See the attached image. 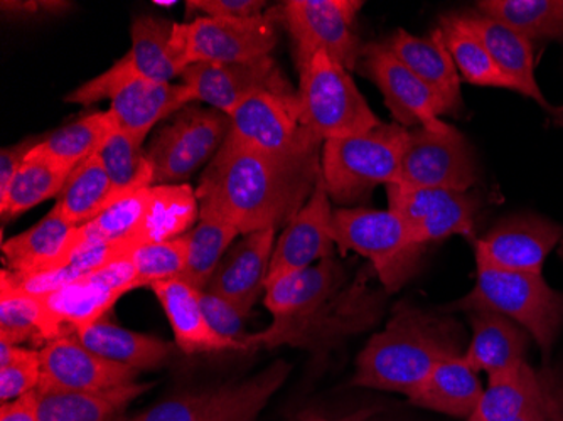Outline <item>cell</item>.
<instances>
[{
    "mask_svg": "<svg viewBox=\"0 0 563 421\" xmlns=\"http://www.w3.org/2000/svg\"><path fill=\"white\" fill-rule=\"evenodd\" d=\"M181 80L195 93L196 101H205L228 117L243 100L261 91L297 93L271 56L233 65L199 63L188 66Z\"/></svg>",
    "mask_w": 563,
    "mask_h": 421,
    "instance_id": "18",
    "label": "cell"
},
{
    "mask_svg": "<svg viewBox=\"0 0 563 421\" xmlns=\"http://www.w3.org/2000/svg\"><path fill=\"white\" fill-rule=\"evenodd\" d=\"M299 76L303 122L322 142L368 134L382 125L350 71L325 51H319Z\"/></svg>",
    "mask_w": 563,
    "mask_h": 421,
    "instance_id": "7",
    "label": "cell"
},
{
    "mask_svg": "<svg viewBox=\"0 0 563 421\" xmlns=\"http://www.w3.org/2000/svg\"><path fill=\"white\" fill-rule=\"evenodd\" d=\"M410 130L382 123L368 134L325 141L321 176L329 198L350 206L368 198L376 186L397 184Z\"/></svg>",
    "mask_w": 563,
    "mask_h": 421,
    "instance_id": "5",
    "label": "cell"
},
{
    "mask_svg": "<svg viewBox=\"0 0 563 421\" xmlns=\"http://www.w3.org/2000/svg\"><path fill=\"white\" fill-rule=\"evenodd\" d=\"M375 413L376 410H373V408H366V410H357L354 413L346 414V417L332 418V420L331 418L319 417V414H307L300 421H368Z\"/></svg>",
    "mask_w": 563,
    "mask_h": 421,
    "instance_id": "51",
    "label": "cell"
},
{
    "mask_svg": "<svg viewBox=\"0 0 563 421\" xmlns=\"http://www.w3.org/2000/svg\"><path fill=\"white\" fill-rule=\"evenodd\" d=\"M383 44L438 95L444 115H459L463 109L461 78L441 31H433L429 37H416L400 30Z\"/></svg>",
    "mask_w": 563,
    "mask_h": 421,
    "instance_id": "24",
    "label": "cell"
},
{
    "mask_svg": "<svg viewBox=\"0 0 563 421\" xmlns=\"http://www.w3.org/2000/svg\"><path fill=\"white\" fill-rule=\"evenodd\" d=\"M562 236L560 224L534 214H518L474 240L476 263L496 270L542 274L547 256Z\"/></svg>",
    "mask_w": 563,
    "mask_h": 421,
    "instance_id": "19",
    "label": "cell"
},
{
    "mask_svg": "<svg viewBox=\"0 0 563 421\" xmlns=\"http://www.w3.org/2000/svg\"><path fill=\"white\" fill-rule=\"evenodd\" d=\"M477 11L528 41H563V0H483Z\"/></svg>",
    "mask_w": 563,
    "mask_h": 421,
    "instance_id": "38",
    "label": "cell"
},
{
    "mask_svg": "<svg viewBox=\"0 0 563 421\" xmlns=\"http://www.w3.org/2000/svg\"><path fill=\"white\" fill-rule=\"evenodd\" d=\"M230 134L280 159L321 157L324 142L306 125L299 95L261 91L233 110Z\"/></svg>",
    "mask_w": 563,
    "mask_h": 421,
    "instance_id": "12",
    "label": "cell"
},
{
    "mask_svg": "<svg viewBox=\"0 0 563 421\" xmlns=\"http://www.w3.org/2000/svg\"><path fill=\"white\" fill-rule=\"evenodd\" d=\"M509 421H563V372L553 367L545 391Z\"/></svg>",
    "mask_w": 563,
    "mask_h": 421,
    "instance_id": "47",
    "label": "cell"
},
{
    "mask_svg": "<svg viewBox=\"0 0 563 421\" xmlns=\"http://www.w3.org/2000/svg\"><path fill=\"white\" fill-rule=\"evenodd\" d=\"M275 233V230H264L243 234L242 240L228 250L221 259L207 292L230 300L245 312H252L265 290L274 255Z\"/></svg>",
    "mask_w": 563,
    "mask_h": 421,
    "instance_id": "22",
    "label": "cell"
},
{
    "mask_svg": "<svg viewBox=\"0 0 563 421\" xmlns=\"http://www.w3.org/2000/svg\"><path fill=\"white\" fill-rule=\"evenodd\" d=\"M464 353L463 329L449 313L438 315L400 302L387 328L373 335L357 356L351 385L401 392L410 400L433 367Z\"/></svg>",
    "mask_w": 563,
    "mask_h": 421,
    "instance_id": "3",
    "label": "cell"
},
{
    "mask_svg": "<svg viewBox=\"0 0 563 421\" xmlns=\"http://www.w3.org/2000/svg\"><path fill=\"white\" fill-rule=\"evenodd\" d=\"M174 22L156 18H139L132 24V47L123 58L117 59L112 68L101 73L93 80L65 98L66 103L91 104L112 97L113 91L132 78L173 84L174 78H181V69L174 58Z\"/></svg>",
    "mask_w": 563,
    "mask_h": 421,
    "instance_id": "14",
    "label": "cell"
},
{
    "mask_svg": "<svg viewBox=\"0 0 563 421\" xmlns=\"http://www.w3.org/2000/svg\"><path fill=\"white\" fill-rule=\"evenodd\" d=\"M69 2H62V0H24V2H0L2 12L15 18H37V15H56L65 12L69 8Z\"/></svg>",
    "mask_w": 563,
    "mask_h": 421,
    "instance_id": "49",
    "label": "cell"
},
{
    "mask_svg": "<svg viewBox=\"0 0 563 421\" xmlns=\"http://www.w3.org/2000/svg\"><path fill=\"white\" fill-rule=\"evenodd\" d=\"M461 15L471 30L476 33V36L483 41L499 69L508 76L509 80L517 84L520 93L537 101L549 115L563 122V109L553 107L547 101L540 91L539 81L534 78V55L531 41L518 34L517 31L509 30L508 25L481 14V12H466Z\"/></svg>",
    "mask_w": 563,
    "mask_h": 421,
    "instance_id": "26",
    "label": "cell"
},
{
    "mask_svg": "<svg viewBox=\"0 0 563 421\" xmlns=\"http://www.w3.org/2000/svg\"><path fill=\"white\" fill-rule=\"evenodd\" d=\"M97 155L120 198L154 186V169L144 144L131 135L115 130Z\"/></svg>",
    "mask_w": 563,
    "mask_h": 421,
    "instance_id": "41",
    "label": "cell"
},
{
    "mask_svg": "<svg viewBox=\"0 0 563 421\" xmlns=\"http://www.w3.org/2000/svg\"><path fill=\"white\" fill-rule=\"evenodd\" d=\"M41 356L36 391L98 392L135 383L139 372L103 359L81 346L73 335L47 342Z\"/></svg>",
    "mask_w": 563,
    "mask_h": 421,
    "instance_id": "20",
    "label": "cell"
},
{
    "mask_svg": "<svg viewBox=\"0 0 563 421\" xmlns=\"http://www.w3.org/2000/svg\"><path fill=\"white\" fill-rule=\"evenodd\" d=\"M195 101V93L185 84H159L132 78L113 91L109 112L119 132L144 144L148 132L161 120L176 115Z\"/></svg>",
    "mask_w": 563,
    "mask_h": 421,
    "instance_id": "23",
    "label": "cell"
},
{
    "mask_svg": "<svg viewBox=\"0 0 563 421\" xmlns=\"http://www.w3.org/2000/svg\"><path fill=\"white\" fill-rule=\"evenodd\" d=\"M199 218V202L189 184L152 186L142 223L131 239L134 248L185 236Z\"/></svg>",
    "mask_w": 563,
    "mask_h": 421,
    "instance_id": "31",
    "label": "cell"
},
{
    "mask_svg": "<svg viewBox=\"0 0 563 421\" xmlns=\"http://www.w3.org/2000/svg\"><path fill=\"white\" fill-rule=\"evenodd\" d=\"M553 367L534 369L528 363L488 378L479 407L467 421H509L545 391Z\"/></svg>",
    "mask_w": 563,
    "mask_h": 421,
    "instance_id": "33",
    "label": "cell"
},
{
    "mask_svg": "<svg viewBox=\"0 0 563 421\" xmlns=\"http://www.w3.org/2000/svg\"><path fill=\"white\" fill-rule=\"evenodd\" d=\"M232 130V120L217 109L189 103L157 132L147 154L154 186L186 184L199 167L210 164Z\"/></svg>",
    "mask_w": 563,
    "mask_h": 421,
    "instance_id": "11",
    "label": "cell"
},
{
    "mask_svg": "<svg viewBox=\"0 0 563 421\" xmlns=\"http://www.w3.org/2000/svg\"><path fill=\"white\" fill-rule=\"evenodd\" d=\"M467 318L473 335L463 361L473 372L493 378L527 363L531 335L521 325L493 310H474Z\"/></svg>",
    "mask_w": 563,
    "mask_h": 421,
    "instance_id": "25",
    "label": "cell"
},
{
    "mask_svg": "<svg viewBox=\"0 0 563 421\" xmlns=\"http://www.w3.org/2000/svg\"><path fill=\"white\" fill-rule=\"evenodd\" d=\"M444 313L493 310L517 322L531 335L549 361L563 329V293L542 274L506 272L477 265L476 285L463 299L449 303Z\"/></svg>",
    "mask_w": 563,
    "mask_h": 421,
    "instance_id": "4",
    "label": "cell"
},
{
    "mask_svg": "<svg viewBox=\"0 0 563 421\" xmlns=\"http://www.w3.org/2000/svg\"><path fill=\"white\" fill-rule=\"evenodd\" d=\"M442 40L454 59L455 68L467 84L476 87L505 88L518 91L517 84L499 69L483 41L476 36L463 15L451 14L441 19Z\"/></svg>",
    "mask_w": 563,
    "mask_h": 421,
    "instance_id": "36",
    "label": "cell"
},
{
    "mask_svg": "<svg viewBox=\"0 0 563 421\" xmlns=\"http://www.w3.org/2000/svg\"><path fill=\"white\" fill-rule=\"evenodd\" d=\"M0 341L40 350L53 341L40 299L5 280H0Z\"/></svg>",
    "mask_w": 563,
    "mask_h": 421,
    "instance_id": "39",
    "label": "cell"
},
{
    "mask_svg": "<svg viewBox=\"0 0 563 421\" xmlns=\"http://www.w3.org/2000/svg\"><path fill=\"white\" fill-rule=\"evenodd\" d=\"M360 0H289L278 8V21L286 25L296 46V65L302 71L319 51H325L347 71L362 59V41L354 33Z\"/></svg>",
    "mask_w": 563,
    "mask_h": 421,
    "instance_id": "10",
    "label": "cell"
},
{
    "mask_svg": "<svg viewBox=\"0 0 563 421\" xmlns=\"http://www.w3.org/2000/svg\"><path fill=\"white\" fill-rule=\"evenodd\" d=\"M41 381L40 350H25L14 363L0 367V400L11 403L36 391Z\"/></svg>",
    "mask_w": 563,
    "mask_h": 421,
    "instance_id": "44",
    "label": "cell"
},
{
    "mask_svg": "<svg viewBox=\"0 0 563 421\" xmlns=\"http://www.w3.org/2000/svg\"><path fill=\"white\" fill-rule=\"evenodd\" d=\"M137 275L131 256L117 259L107 267L85 275L55 292L36 296L46 312L51 335L55 339L75 335L95 324L122 299L137 290Z\"/></svg>",
    "mask_w": 563,
    "mask_h": 421,
    "instance_id": "13",
    "label": "cell"
},
{
    "mask_svg": "<svg viewBox=\"0 0 563 421\" xmlns=\"http://www.w3.org/2000/svg\"><path fill=\"white\" fill-rule=\"evenodd\" d=\"M73 337L97 356L139 373L164 366L174 356L177 347L163 339L129 331L107 318L76 332Z\"/></svg>",
    "mask_w": 563,
    "mask_h": 421,
    "instance_id": "29",
    "label": "cell"
},
{
    "mask_svg": "<svg viewBox=\"0 0 563 421\" xmlns=\"http://www.w3.org/2000/svg\"><path fill=\"white\" fill-rule=\"evenodd\" d=\"M151 189L152 186L119 199L100 217L95 218L85 226L76 228V240H80V242L131 243L139 224L142 223L145 209H147Z\"/></svg>",
    "mask_w": 563,
    "mask_h": 421,
    "instance_id": "42",
    "label": "cell"
},
{
    "mask_svg": "<svg viewBox=\"0 0 563 421\" xmlns=\"http://www.w3.org/2000/svg\"><path fill=\"white\" fill-rule=\"evenodd\" d=\"M154 296L166 312L174 332V344L183 353H217V351H243L236 342L221 337L208 324L202 310L201 290L183 278L152 285Z\"/></svg>",
    "mask_w": 563,
    "mask_h": 421,
    "instance_id": "27",
    "label": "cell"
},
{
    "mask_svg": "<svg viewBox=\"0 0 563 421\" xmlns=\"http://www.w3.org/2000/svg\"><path fill=\"white\" fill-rule=\"evenodd\" d=\"M479 180L473 151L452 126L445 134L410 130L397 184L410 188L470 192Z\"/></svg>",
    "mask_w": 563,
    "mask_h": 421,
    "instance_id": "16",
    "label": "cell"
},
{
    "mask_svg": "<svg viewBox=\"0 0 563 421\" xmlns=\"http://www.w3.org/2000/svg\"><path fill=\"white\" fill-rule=\"evenodd\" d=\"M41 139H27L11 147L2 148L0 152V196L5 195L9 184L14 179L18 170L24 164L25 157L40 144Z\"/></svg>",
    "mask_w": 563,
    "mask_h": 421,
    "instance_id": "48",
    "label": "cell"
},
{
    "mask_svg": "<svg viewBox=\"0 0 563 421\" xmlns=\"http://www.w3.org/2000/svg\"><path fill=\"white\" fill-rule=\"evenodd\" d=\"M290 369L286 361H275L245 381L186 392L120 421H257L271 398L289 378Z\"/></svg>",
    "mask_w": 563,
    "mask_h": 421,
    "instance_id": "9",
    "label": "cell"
},
{
    "mask_svg": "<svg viewBox=\"0 0 563 421\" xmlns=\"http://www.w3.org/2000/svg\"><path fill=\"white\" fill-rule=\"evenodd\" d=\"M69 170L27 154L21 169L9 184L5 195L0 196L2 223L21 217L25 211L51 198H58L69 177Z\"/></svg>",
    "mask_w": 563,
    "mask_h": 421,
    "instance_id": "37",
    "label": "cell"
},
{
    "mask_svg": "<svg viewBox=\"0 0 563 421\" xmlns=\"http://www.w3.org/2000/svg\"><path fill=\"white\" fill-rule=\"evenodd\" d=\"M109 174L97 154L69 174L55 208L75 228L100 217L106 209L119 201Z\"/></svg>",
    "mask_w": 563,
    "mask_h": 421,
    "instance_id": "34",
    "label": "cell"
},
{
    "mask_svg": "<svg viewBox=\"0 0 563 421\" xmlns=\"http://www.w3.org/2000/svg\"><path fill=\"white\" fill-rule=\"evenodd\" d=\"M271 328L246 334L245 351L290 346L321 354L379 321L387 292L369 287L368 274L347 284L336 259L324 258L265 288Z\"/></svg>",
    "mask_w": 563,
    "mask_h": 421,
    "instance_id": "1",
    "label": "cell"
},
{
    "mask_svg": "<svg viewBox=\"0 0 563 421\" xmlns=\"http://www.w3.org/2000/svg\"><path fill=\"white\" fill-rule=\"evenodd\" d=\"M201 302L202 310H205V315H207L208 324L211 325V329L221 337L236 342L245 351L243 341H245L246 334L243 332V325H245L250 313L240 309L239 306L230 302V300L214 296V293L207 292V290L201 292Z\"/></svg>",
    "mask_w": 563,
    "mask_h": 421,
    "instance_id": "45",
    "label": "cell"
},
{
    "mask_svg": "<svg viewBox=\"0 0 563 421\" xmlns=\"http://www.w3.org/2000/svg\"><path fill=\"white\" fill-rule=\"evenodd\" d=\"M387 198L388 209L404 221L412 239L420 245L441 242L454 234L471 242L476 240L481 198L473 192L390 184L387 186Z\"/></svg>",
    "mask_w": 563,
    "mask_h": 421,
    "instance_id": "15",
    "label": "cell"
},
{
    "mask_svg": "<svg viewBox=\"0 0 563 421\" xmlns=\"http://www.w3.org/2000/svg\"><path fill=\"white\" fill-rule=\"evenodd\" d=\"M278 9L246 19L192 18L174 22L173 46L177 66L185 71L199 63L233 65L271 56L277 44Z\"/></svg>",
    "mask_w": 563,
    "mask_h": 421,
    "instance_id": "8",
    "label": "cell"
},
{
    "mask_svg": "<svg viewBox=\"0 0 563 421\" xmlns=\"http://www.w3.org/2000/svg\"><path fill=\"white\" fill-rule=\"evenodd\" d=\"M115 130L110 112L91 113L43 139L30 155L58 164L73 173L85 160L98 154Z\"/></svg>",
    "mask_w": 563,
    "mask_h": 421,
    "instance_id": "35",
    "label": "cell"
},
{
    "mask_svg": "<svg viewBox=\"0 0 563 421\" xmlns=\"http://www.w3.org/2000/svg\"><path fill=\"white\" fill-rule=\"evenodd\" d=\"M0 421H40L36 408V395H25L11 403L0 407Z\"/></svg>",
    "mask_w": 563,
    "mask_h": 421,
    "instance_id": "50",
    "label": "cell"
},
{
    "mask_svg": "<svg viewBox=\"0 0 563 421\" xmlns=\"http://www.w3.org/2000/svg\"><path fill=\"white\" fill-rule=\"evenodd\" d=\"M137 288H151L161 281L181 278L188 262V233L169 242L142 245L131 253Z\"/></svg>",
    "mask_w": 563,
    "mask_h": 421,
    "instance_id": "43",
    "label": "cell"
},
{
    "mask_svg": "<svg viewBox=\"0 0 563 421\" xmlns=\"http://www.w3.org/2000/svg\"><path fill=\"white\" fill-rule=\"evenodd\" d=\"M321 179V157L280 159L228 134L196 189L199 217H217L250 234L280 230Z\"/></svg>",
    "mask_w": 563,
    "mask_h": 421,
    "instance_id": "2",
    "label": "cell"
},
{
    "mask_svg": "<svg viewBox=\"0 0 563 421\" xmlns=\"http://www.w3.org/2000/svg\"><path fill=\"white\" fill-rule=\"evenodd\" d=\"M329 231L341 253L354 252L372 262L387 293L398 292L416 275L427 250L390 209H334Z\"/></svg>",
    "mask_w": 563,
    "mask_h": 421,
    "instance_id": "6",
    "label": "cell"
},
{
    "mask_svg": "<svg viewBox=\"0 0 563 421\" xmlns=\"http://www.w3.org/2000/svg\"><path fill=\"white\" fill-rule=\"evenodd\" d=\"M363 75L379 88L395 122L405 129H426L433 134H445L452 125L442 122L441 100L422 80H419L385 44H368L363 49Z\"/></svg>",
    "mask_w": 563,
    "mask_h": 421,
    "instance_id": "17",
    "label": "cell"
},
{
    "mask_svg": "<svg viewBox=\"0 0 563 421\" xmlns=\"http://www.w3.org/2000/svg\"><path fill=\"white\" fill-rule=\"evenodd\" d=\"M265 5L264 0H188L186 11L189 18L246 19L264 14Z\"/></svg>",
    "mask_w": 563,
    "mask_h": 421,
    "instance_id": "46",
    "label": "cell"
},
{
    "mask_svg": "<svg viewBox=\"0 0 563 421\" xmlns=\"http://www.w3.org/2000/svg\"><path fill=\"white\" fill-rule=\"evenodd\" d=\"M332 211L334 209L331 208V198L321 176L309 201L284 228L272 255L265 288L278 278L306 270L318 259L332 255L334 242L329 231Z\"/></svg>",
    "mask_w": 563,
    "mask_h": 421,
    "instance_id": "21",
    "label": "cell"
},
{
    "mask_svg": "<svg viewBox=\"0 0 563 421\" xmlns=\"http://www.w3.org/2000/svg\"><path fill=\"white\" fill-rule=\"evenodd\" d=\"M484 388L477 373L461 357L442 361L410 398L417 407L470 420L479 407Z\"/></svg>",
    "mask_w": 563,
    "mask_h": 421,
    "instance_id": "32",
    "label": "cell"
},
{
    "mask_svg": "<svg viewBox=\"0 0 563 421\" xmlns=\"http://www.w3.org/2000/svg\"><path fill=\"white\" fill-rule=\"evenodd\" d=\"M239 230L217 217H199L188 233V262L183 280L198 290H207L214 270L239 236Z\"/></svg>",
    "mask_w": 563,
    "mask_h": 421,
    "instance_id": "40",
    "label": "cell"
},
{
    "mask_svg": "<svg viewBox=\"0 0 563 421\" xmlns=\"http://www.w3.org/2000/svg\"><path fill=\"white\" fill-rule=\"evenodd\" d=\"M151 385L131 383L109 391H34L40 421H120Z\"/></svg>",
    "mask_w": 563,
    "mask_h": 421,
    "instance_id": "30",
    "label": "cell"
},
{
    "mask_svg": "<svg viewBox=\"0 0 563 421\" xmlns=\"http://www.w3.org/2000/svg\"><path fill=\"white\" fill-rule=\"evenodd\" d=\"M75 231L58 209H51L40 223L2 243V270L15 278L51 270L65 256Z\"/></svg>",
    "mask_w": 563,
    "mask_h": 421,
    "instance_id": "28",
    "label": "cell"
}]
</instances>
